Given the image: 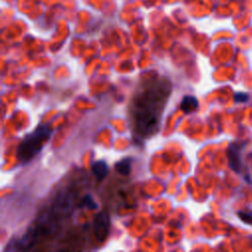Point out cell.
<instances>
[{
  "mask_svg": "<svg viewBox=\"0 0 252 252\" xmlns=\"http://www.w3.org/2000/svg\"><path fill=\"white\" fill-rule=\"evenodd\" d=\"M170 91V83L158 76L148 79L138 89L130 105L131 126L136 137L147 139L157 133Z\"/></svg>",
  "mask_w": 252,
  "mask_h": 252,
  "instance_id": "cell-1",
  "label": "cell"
},
{
  "mask_svg": "<svg viewBox=\"0 0 252 252\" xmlns=\"http://www.w3.org/2000/svg\"><path fill=\"white\" fill-rule=\"evenodd\" d=\"M52 130L47 125H39L32 132L29 133L17 148V158L21 162L32 160L47 143Z\"/></svg>",
  "mask_w": 252,
  "mask_h": 252,
  "instance_id": "cell-2",
  "label": "cell"
},
{
  "mask_svg": "<svg viewBox=\"0 0 252 252\" xmlns=\"http://www.w3.org/2000/svg\"><path fill=\"white\" fill-rule=\"evenodd\" d=\"M76 201V192L72 188L62 189L57 193L49 208L52 215L59 220L71 216Z\"/></svg>",
  "mask_w": 252,
  "mask_h": 252,
  "instance_id": "cell-3",
  "label": "cell"
},
{
  "mask_svg": "<svg viewBox=\"0 0 252 252\" xmlns=\"http://www.w3.org/2000/svg\"><path fill=\"white\" fill-rule=\"evenodd\" d=\"M110 219L107 213L98 212L94 219V234L98 242H102L106 239L109 233Z\"/></svg>",
  "mask_w": 252,
  "mask_h": 252,
  "instance_id": "cell-4",
  "label": "cell"
},
{
  "mask_svg": "<svg viewBox=\"0 0 252 252\" xmlns=\"http://www.w3.org/2000/svg\"><path fill=\"white\" fill-rule=\"evenodd\" d=\"M228 161L230 167L238 172L240 170V154H239V148L235 144H231L228 148Z\"/></svg>",
  "mask_w": 252,
  "mask_h": 252,
  "instance_id": "cell-5",
  "label": "cell"
},
{
  "mask_svg": "<svg viewBox=\"0 0 252 252\" xmlns=\"http://www.w3.org/2000/svg\"><path fill=\"white\" fill-rule=\"evenodd\" d=\"M108 165L104 160L94 161L92 165V172L97 180H102L108 173Z\"/></svg>",
  "mask_w": 252,
  "mask_h": 252,
  "instance_id": "cell-6",
  "label": "cell"
},
{
  "mask_svg": "<svg viewBox=\"0 0 252 252\" xmlns=\"http://www.w3.org/2000/svg\"><path fill=\"white\" fill-rule=\"evenodd\" d=\"M180 107L186 113L192 112L198 107V99L193 95H185L181 100Z\"/></svg>",
  "mask_w": 252,
  "mask_h": 252,
  "instance_id": "cell-7",
  "label": "cell"
},
{
  "mask_svg": "<svg viewBox=\"0 0 252 252\" xmlns=\"http://www.w3.org/2000/svg\"><path fill=\"white\" fill-rule=\"evenodd\" d=\"M132 162L133 159L131 158H124L115 163L114 168L118 173L122 175H128L131 171Z\"/></svg>",
  "mask_w": 252,
  "mask_h": 252,
  "instance_id": "cell-8",
  "label": "cell"
},
{
  "mask_svg": "<svg viewBox=\"0 0 252 252\" xmlns=\"http://www.w3.org/2000/svg\"><path fill=\"white\" fill-rule=\"evenodd\" d=\"M80 206L84 207V208H87L89 210H95L97 208L96 203L94 202V200L93 199V197L90 194H87L82 198Z\"/></svg>",
  "mask_w": 252,
  "mask_h": 252,
  "instance_id": "cell-9",
  "label": "cell"
},
{
  "mask_svg": "<svg viewBox=\"0 0 252 252\" xmlns=\"http://www.w3.org/2000/svg\"><path fill=\"white\" fill-rule=\"evenodd\" d=\"M238 217L241 219L242 221L248 224H252V212H238Z\"/></svg>",
  "mask_w": 252,
  "mask_h": 252,
  "instance_id": "cell-10",
  "label": "cell"
},
{
  "mask_svg": "<svg viewBox=\"0 0 252 252\" xmlns=\"http://www.w3.org/2000/svg\"><path fill=\"white\" fill-rule=\"evenodd\" d=\"M249 98V95L246 93H235L234 100L235 102H245Z\"/></svg>",
  "mask_w": 252,
  "mask_h": 252,
  "instance_id": "cell-11",
  "label": "cell"
}]
</instances>
